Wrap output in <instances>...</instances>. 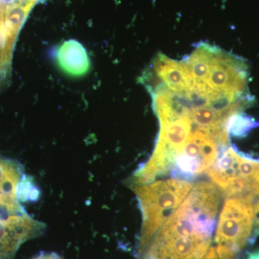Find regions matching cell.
Returning a JSON list of instances; mask_svg holds the SVG:
<instances>
[{
	"label": "cell",
	"instance_id": "obj_14",
	"mask_svg": "<svg viewBox=\"0 0 259 259\" xmlns=\"http://www.w3.org/2000/svg\"><path fill=\"white\" fill-rule=\"evenodd\" d=\"M255 183L256 184L257 186L259 187V175L258 177L255 178V180H254Z\"/></svg>",
	"mask_w": 259,
	"mask_h": 259
},
{
	"label": "cell",
	"instance_id": "obj_3",
	"mask_svg": "<svg viewBox=\"0 0 259 259\" xmlns=\"http://www.w3.org/2000/svg\"><path fill=\"white\" fill-rule=\"evenodd\" d=\"M253 207L244 199L228 197L225 202L214 235L216 249L233 259L253 241Z\"/></svg>",
	"mask_w": 259,
	"mask_h": 259
},
{
	"label": "cell",
	"instance_id": "obj_10",
	"mask_svg": "<svg viewBox=\"0 0 259 259\" xmlns=\"http://www.w3.org/2000/svg\"><path fill=\"white\" fill-rule=\"evenodd\" d=\"M40 191L34 179L28 175H24L19 184L18 198L19 202H36L40 198Z\"/></svg>",
	"mask_w": 259,
	"mask_h": 259
},
{
	"label": "cell",
	"instance_id": "obj_11",
	"mask_svg": "<svg viewBox=\"0 0 259 259\" xmlns=\"http://www.w3.org/2000/svg\"><path fill=\"white\" fill-rule=\"evenodd\" d=\"M32 259H63L60 255L51 252H40Z\"/></svg>",
	"mask_w": 259,
	"mask_h": 259
},
{
	"label": "cell",
	"instance_id": "obj_4",
	"mask_svg": "<svg viewBox=\"0 0 259 259\" xmlns=\"http://www.w3.org/2000/svg\"><path fill=\"white\" fill-rule=\"evenodd\" d=\"M206 172L228 197H236L258 176L259 161L243 156L227 145L220 147L217 158Z\"/></svg>",
	"mask_w": 259,
	"mask_h": 259
},
{
	"label": "cell",
	"instance_id": "obj_8",
	"mask_svg": "<svg viewBox=\"0 0 259 259\" xmlns=\"http://www.w3.org/2000/svg\"><path fill=\"white\" fill-rule=\"evenodd\" d=\"M9 3L0 2V81L9 76L12 53L15 39L10 35L5 26V14Z\"/></svg>",
	"mask_w": 259,
	"mask_h": 259
},
{
	"label": "cell",
	"instance_id": "obj_6",
	"mask_svg": "<svg viewBox=\"0 0 259 259\" xmlns=\"http://www.w3.org/2000/svg\"><path fill=\"white\" fill-rule=\"evenodd\" d=\"M24 175L20 163L0 156V209L13 214L26 212L18 198L19 184Z\"/></svg>",
	"mask_w": 259,
	"mask_h": 259
},
{
	"label": "cell",
	"instance_id": "obj_5",
	"mask_svg": "<svg viewBox=\"0 0 259 259\" xmlns=\"http://www.w3.org/2000/svg\"><path fill=\"white\" fill-rule=\"evenodd\" d=\"M221 144L212 135L192 129L187 142L177 153L171 172L174 179L188 181L207 171L218 157Z\"/></svg>",
	"mask_w": 259,
	"mask_h": 259
},
{
	"label": "cell",
	"instance_id": "obj_2",
	"mask_svg": "<svg viewBox=\"0 0 259 259\" xmlns=\"http://www.w3.org/2000/svg\"><path fill=\"white\" fill-rule=\"evenodd\" d=\"M188 181L170 179L133 187L143 214L139 246L144 245L168 221L190 193Z\"/></svg>",
	"mask_w": 259,
	"mask_h": 259
},
{
	"label": "cell",
	"instance_id": "obj_13",
	"mask_svg": "<svg viewBox=\"0 0 259 259\" xmlns=\"http://www.w3.org/2000/svg\"><path fill=\"white\" fill-rule=\"evenodd\" d=\"M12 214H13V213L8 212V211L7 210H5V209H0V218L9 217V216L12 215Z\"/></svg>",
	"mask_w": 259,
	"mask_h": 259
},
{
	"label": "cell",
	"instance_id": "obj_1",
	"mask_svg": "<svg viewBox=\"0 0 259 259\" xmlns=\"http://www.w3.org/2000/svg\"><path fill=\"white\" fill-rule=\"evenodd\" d=\"M216 216L202 202L186 197L149 241L139 246L138 259H202L208 251Z\"/></svg>",
	"mask_w": 259,
	"mask_h": 259
},
{
	"label": "cell",
	"instance_id": "obj_9",
	"mask_svg": "<svg viewBox=\"0 0 259 259\" xmlns=\"http://www.w3.org/2000/svg\"><path fill=\"white\" fill-rule=\"evenodd\" d=\"M258 123L251 117L237 114L231 117L228 125V131L229 136L234 137H243L248 131L258 125Z\"/></svg>",
	"mask_w": 259,
	"mask_h": 259
},
{
	"label": "cell",
	"instance_id": "obj_12",
	"mask_svg": "<svg viewBox=\"0 0 259 259\" xmlns=\"http://www.w3.org/2000/svg\"><path fill=\"white\" fill-rule=\"evenodd\" d=\"M245 259H259V250H255V251L250 252L247 255Z\"/></svg>",
	"mask_w": 259,
	"mask_h": 259
},
{
	"label": "cell",
	"instance_id": "obj_7",
	"mask_svg": "<svg viewBox=\"0 0 259 259\" xmlns=\"http://www.w3.org/2000/svg\"><path fill=\"white\" fill-rule=\"evenodd\" d=\"M56 60L58 66L65 74L74 77L83 76L90 69L88 53L76 40L64 42L58 49Z\"/></svg>",
	"mask_w": 259,
	"mask_h": 259
}]
</instances>
